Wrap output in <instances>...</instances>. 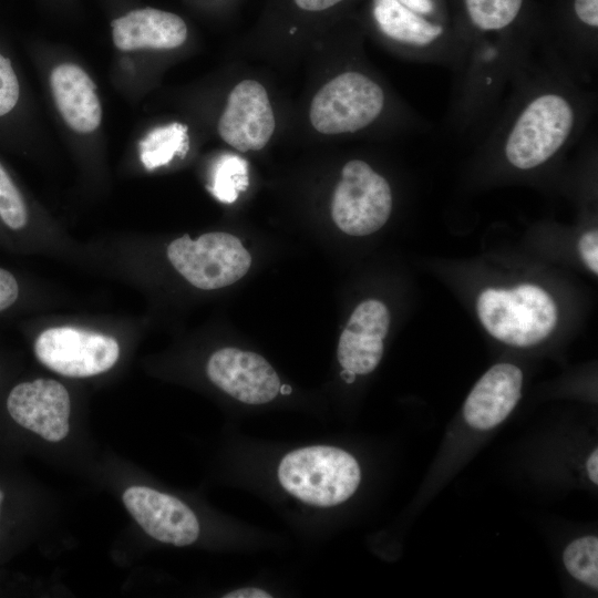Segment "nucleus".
<instances>
[{
    "label": "nucleus",
    "instance_id": "1",
    "mask_svg": "<svg viewBox=\"0 0 598 598\" xmlns=\"http://www.w3.org/2000/svg\"><path fill=\"white\" fill-rule=\"evenodd\" d=\"M281 486L303 503L328 507L346 502L357 491L361 471L348 452L315 445L289 452L278 467Z\"/></svg>",
    "mask_w": 598,
    "mask_h": 598
},
{
    "label": "nucleus",
    "instance_id": "25",
    "mask_svg": "<svg viewBox=\"0 0 598 598\" xmlns=\"http://www.w3.org/2000/svg\"><path fill=\"white\" fill-rule=\"evenodd\" d=\"M575 12L585 24L598 27V0H575Z\"/></svg>",
    "mask_w": 598,
    "mask_h": 598
},
{
    "label": "nucleus",
    "instance_id": "15",
    "mask_svg": "<svg viewBox=\"0 0 598 598\" xmlns=\"http://www.w3.org/2000/svg\"><path fill=\"white\" fill-rule=\"evenodd\" d=\"M50 85L60 114L73 131L86 134L100 126V99L94 82L82 68L74 63L55 66Z\"/></svg>",
    "mask_w": 598,
    "mask_h": 598
},
{
    "label": "nucleus",
    "instance_id": "13",
    "mask_svg": "<svg viewBox=\"0 0 598 598\" xmlns=\"http://www.w3.org/2000/svg\"><path fill=\"white\" fill-rule=\"evenodd\" d=\"M523 374L511 363L492 367L475 384L464 404V417L476 430L502 423L520 399Z\"/></svg>",
    "mask_w": 598,
    "mask_h": 598
},
{
    "label": "nucleus",
    "instance_id": "24",
    "mask_svg": "<svg viewBox=\"0 0 598 598\" xmlns=\"http://www.w3.org/2000/svg\"><path fill=\"white\" fill-rule=\"evenodd\" d=\"M19 297V285L14 276L0 267V312L10 308Z\"/></svg>",
    "mask_w": 598,
    "mask_h": 598
},
{
    "label": "nucleus",
    "instance_id": "2",
    "mask_svg": "<svg viewBox=\"0 0 598 598\" xmlns=\"http://www.w3.org/2000/svg\"><path fill=\"white\" fill-rule=\"evenodd\" d=\"M476 307L488 333L515 347L539 343L551 333L557 322L553 298L530 283L513 289L487 288L478 296Z\"/></svg>",
    "mask_w": 598,
    "mask_h": 598
},
{
    "label": "nucleus",
    "instance_id": "28",
    "mask_svg": "<svg viewBox=\"0 0 598 598\" xmlns=\"http://www.w3.org/2000/svg\"><path fill=\"white\" fill-rule=\"evenodd\" d=\"M398 1L421 16L430 14L434 10V3L432 0H398Z\"/></svg>",
    "mask_w": 598,
    "mask_h": 598
},
{
    "label": "nucleus",
    "instance_id": "14",
    "mask_svg": "<svg viewBox=\"0 0 598 598\" xmlns=\"http://www.w3.org/2000/svg\"><path fill=\"white\" fill-rule=\"evenodd\" d=\"M111 25L113 42L122 51L174 49L187 37V27L181 17L154 8L130 11Z\"/></svg>",
    "mask_w": 598,
    "mask_h": 598
},
{
    "label": "nucleus",
    "instance_id": "27",
    "mask_svg": "<svg viewBox=\"0 0 598 598\" xmlns=\"http://www.w3.org/2000/svg\"><path fill=\"white\" fill-rule=\"evenodd\" d=\"M342 0H295L296 4L307 11L326 10Z\"/></svg>",
    "mask_w": 598,
    "mask_h": 598
},
{
    "label": "nucleus",
    "instance_id": "29",
    "mask_svg": "<svg viewBox=\"0 0 598 598\" xmlns=\"http://www.w3.org/2000/svg\"><path fill=\"white\" fill-rule=\"evenodd\" d=\"M587 472L594 484L598 483V451L594 450L587 461Z\"/></svg>",
    "mask_w": 598,
    "mask_h": 598
},
{
    "label": "nucleus",
    "instance_id": "8",
    "mask_svg": "<svg viewBox=\"0 0 598 598\" xmlns=\"http://www.w3.org/2000/svg\"><path fill=\"white\" fill-rule=\"evenodd\" d=\"M11 419L45 441L60 442L69 433L71 401L63 384L37 379L14 385L7 398Z\"/></svg>",
    "mask_w": 598,
    "mask_h": 598
},
{
    "label": "nucleus",
    "instance_id": "9",
    "mask_svg": "<svg viewBox=\"0 0 598 598\" xmlns=\"http://www.w3.org/2000/svg\"><path fill=\"white\" fill-rule=\"evenodd\" d=\"M206 371L216 386L246 404L268 403L281 389L278 374L265 358L237 348L214 352Z\"/></svg>",
    "mask_w": 598,
    "mask_h": 598
},
{
    "label": "nucleus",
    "instance_id": "3",
    "mask_svg": "<svg viewBox=\"0 0 598 598\" xmlns=\"http://www.w3.org/2000/svg\"><path fill=\"white\" fill-rule=\"evenodd\" d=\"M575 110L560 94L534 97L516 118L505 143V156L516 168L530 169L548 161L568 140Z\"/></svg>",
    "mask_w": 598,
    "mask_h": 598
},
{
    "label": "nucleus",
    "instance_id": "4",
    "mask_svg": "<svg viewBox=\"0 0 598 598\" xmlns=\"http://www.w3.org/2000/svg\"><path fill=\"white\" fill-rule=\"evenodd\" d=\"M167 257L187 281L203 290L238 281L251 265V256L240 240L218 231L204 234L196 240L184 235L169 244Z\"/></svg>",
    "mask_w": 598,
    "mask_h": 598
},
{
    "label": "nucleus",
    "instance_id": "10",
    "mask_svg": "<svg viewBox=\"0 0 598 598\" xmlns=\"http://www.w3.org/2000/svg\"><path fill=\"white\" fill-rule=\"evenodd\" d=\"M275 131V115L266 89L244 80L229 93L218 121L220 137L239 152L261 150Z\"/></svg>",
    "mask_w": 598,
    "mask_h": 598
},
{
    "label": "nucleus",
    "instance_id": "17",
    "mask_svg": "<svg viewBox=\"0 0 598 598\" xmlns=\"http://www.w3.org/2000/svg\"><path fill=\"white\" fill-rule=\"evenodd\" d=\"M185 124L173 122L150 131L140 142V158L148 171L167 165L176 155L184 157L189 148Z\"/></svg>",
    "mask_w": 598,
    "mask_h": 598
},
{
    "label": "nucleus",
    "instance_id": "12",
    "mask_svg": "<svg viewBox=\"0 0 598 598\" xmlns=\"http://www.w3.org/2000/svg\"><path fill=\"white\" fill-rule=\"evenodd\" d=\"M390 326L386 306L374 299L361 302L352 312L338 343V360L343 370L368 374L383 355V339Z\"/></svg>",
    "mask_w": 598,
    "mask_h": 598
},
{
    "label": "nucleus",
    "instance_id": "19",
    "mask_svg": "<svg viewBox=\"0 0 598 598\" xmlns=\"http://www.w3.org/2000/svg\"><path fill=\"white\" fill-rule=\"evenodd\" d=\"M523 0H465L472 23L483 31L508 27L518 16Z\"/></svg>",
    "mask_w": 598,
    "mask_h": 598
},
{
    "label": "nucleus",
    "instance_id": "7",
    "mask_svg": "<svg viewBox=\"0 0 598 598\" xmlns=\"http://www.w3.org/2000/svg\"><path fill=\"white\" fill-rule=\"evenodd\" d=\"M34 353L43 365L61 375L85 378L111 369L120 347L114 338L102 333L56 327L38 336Z\"/></svg>",
    "mask_w": 598,
    "mask_h": 598
},
{
    "label": "nucleus",
    "instance_id": "30",
    "mask_svg": "<svg viewBox=\"0 0 598 598\" xmlns=\"http://www.w3.org/2000/svg\"><path fill=\"white\" fill-rule=\"evenodd\" d=\"M3 499H4V493H3V491H2L1 487H0V511H1V506H2Z\"/></svg>",
    "mask_w": 598,
    "mask_h": 598
},
{
    "label": "nucleus",
    "instance_id": "26",
    "mask_svg": "<svg viewBox=\"0 0 598 598\" xmlns=\"http://www.w3.org/2000/svg\"><path fill=\"white\" fill-rule=\"evenodd\" d=\"M224 598H270L271 595L258 587H245L229 591Z\"/></svg>",
    "mask_w": 598,
    "mask_h": 598
},
{
    "label": "nucleus",
    "instance_id": "5",
    "mask_svg": "<svg viewBox=\"0 0 598 598\" xmlns=\"http://www.w3.org/2000/svg\"><path fill=\"white\" fill-rule=\"evenodd\" d=\"M382 87L360 72H344L315 94L309 118L322 134L353 133L370 125L382 112Z\"/></svg>",
    "mask_w": 598,
    "mask_h": 598
},
{
    "label": "nucleus",
    "instance_id": "22",
    "mask_svg": "<svg viewBox=\"0 0 598 598\" xmlns=\"http://www.w3.org/2000/svg\"><path fill=\"white\" fill-rule=\"evenodd\" d=\"M19 82L9 59L0 54V116L9 113L19 100Z\"/></svg>",
    "mask_w": 598,
    "mask_h": 598
},
{
    "label": "nucleus",
    "instance_id": "6",
    "mask_svg": "<svg viewBox=\"0 0 598 598\" xmlns=\"http://www.w3.org/2000/svg\"><path fill=\"white\" fill-rule=\"evenodd\" d=\"M391 210L392 193L386 179L363 161L348 162L331 202L336 225L348 235L367 236L384 226Z\"/></svg>",
    "mask_w": 598,
    "mask_h": 598
},
{
    "label": "nucleus",
    "instance_id": "21",
    "mask_svg": "<svg viewBox=\"0 0 598 598\" xmlns=\"http://www.w3.org/2000/svg\"><path fill=\"white\" fill-rule=\"evenodd\" d=\"M0 218L7 227L20 230L28 223L23 197L0 163Z\"/></svg>",
    "mask_w": 598,
    "mask_h": 598
},
{
    "label": "nucleus",
    "instance_id": "18",
    "mask_svg": "<svg viewBox=\"0 0 598 598\" xmlns=\"http://www.w3.org/2000/svg\"><path fill=\"white\" fill-rule=\"evenodd\" d=\"M249 184L248 164L236 154L221 155L214 165L209 190L221 203H234Z\"/></svg>",
    "mask_w": 598,
    "mask_h": 598
},
{
    "label": "nucleus",
    "instance_id": "23",
    "mask_svg": "<svg viewBox=\"0 0 598 598\" xmlns=\"http://www.w3.org/2000/svg\"><path fill=\"white\" fill-rule=\"evenodd\" d=\"M578 249L584 262L587 267L598 272V233L597 230H590L584 234L579 240Z\"/></svg>",
    "mask_w": 598,
    "mask_h": 598
},
{
    "label": "nucleus",
    "instance_id": "20",
    "mask_svg": "<svg viewBox=\"0 0 598 598\" xmlns=\"http://www.w3.org/2000/svg\"><path fill=\"white\" fill-rule=\"evenodd\" d=\"M569 574L595 590L598 588V539L586 536L571 542L564 551Z\"/></svg>",
    "mask_w": 598,
    "mask_h": 598
},
{
    "label": "nucleus",
    "instance_id": "16",
    "mask_svg": "<svg viewBox=\"0 0 598 598\" xmlns=\"http://www.w3.org/2000/svg\"><path fill=\"white\" fill-rule=\"evenodd\" d=\"M372 10L380 30L401 43L426 47L443 33L440 24L427 21L398 0H373Z\"/></svg>",
    "mask_w": 598,
    "mask_h": 598
},
{
    "label": "nucleus",
    "instance_id": "11",
    "mask_svg": "<svg viewBox=\"0 0 598 598\" xmlns=\"http://www.w3.org/2000/svg\"><path fill=\"white\" fill-rule=\"evenodd\" d=\"M122 499L136 523L154 539L183 547L198 538L197 517L178 498L146 486H131Z\"/></svg>",
    "mask_w": 598,
    "mask_h": 598
}]
</instances>
